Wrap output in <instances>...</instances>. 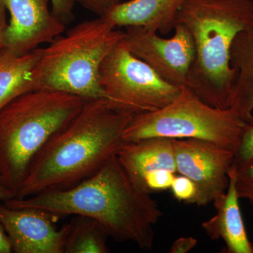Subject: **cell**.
I'll list each match as a JSON object with an SVG mask.
<instances>
[{
    "label": "cell",
    "instance_id": "25",
    "mask_svg": "<svg viewBox=\"0 0 253 253\" xmlns=\"http://www.w3.org/2000/svg\"><path fill=\"white\" fill-rule=\"evenodd\" d=\"M13 253L12 246L7 233L0 223V253Z\"/></svg>",
    "mask_w": 253,
    "mask_h": 253
},
{
    "label": "cell",
    "instance_id": "15",
    "mask_svg": "<svg viewBox=\"0 0 253 253\" xmlns=\"http://www.w3.org/2000/svg\"><path fill=\"white\" fill-rule=\"evenodd\" d=\"M231 66L236 80L230 108L248 123L253 118V27L239 33L233 42Z\"/></svg>",
    "mask_w": 253,
    "mask_h": 253
},
{
    "label": "cell",
    "instance_id": "19",
    "mask_svg": "<svg viewBox=\"0 0 253 253\" xmlns=\"http://www.w3.org/2000/svg\"><path fill=\"white\" fill-rule=\"evenodd\" d=\"M234 169L239 199L249 201L253 199V159L241 167Z\"/></svg>",
    "mask_w": 253,
    "mask_h": 253
},
{
    "label": "cell",
    "instance_id": "2",
    "mask_svg": "<svg viewBox=\"0 0 253 253\" xmlns=\"http://www.w3.org/2000/svg\"><path fill=\"white\" fill-rule=\"evenodd\" d=\"M12 208H34L56 215L92 218L117 242H131L143 251L154 244V226L163 213L151 194L131 182L117 155L90 177L67 189L45 191L4 201Z\"/></svg>",
    "mask_w": 253,
    "mask_h": 253
},
{
    "label": "cell",
    "instance_id": "17",
    "mask_svg": "<svg viewBox=\"0 0 253 253\" xmlns=\"http://www.w3.org/2000/svg\"><path fill=\"white\" fill-rule=\"evenodd\" d=\"M69 229L64 253H108L109 236L103 226L92 218L75 215Z\"/></svg>",
    "mask_w": 253,
    "mask_h": 253
},
{
    "label": "cell",
    "instance_id": "21",
    "mask_svg": "<svg viewBox=\"0 0 253 253\" xmlns=\"http://www.w3.org/2000/svg\"><path fill=\"white\" fill-rule=\"evenodd\" d=\"M51 12L65 25L71 22L73 18V9L75 1L73 0H51Z\"/></svg>",
    "mask_w": 253,
    "mask_h": 253
},
{
    "label": "cell",
    "instance_id": "11",
    "mask_svg": "<svg viewBox=\"0 0 253 253\" xmlns=\"http://www.w3.org/2000/svg\"><path fill=\"white\" fill-rule=\"evenodd\" d=\"M10 14L4 48L18 55L27 54L50 43L66 29L49 9L51 0H0Z\"/></svg>",
    "mask_w": 253,
    "mask_h": 253
},
{
    "label": "cell",
    "instance_id": "18",
    "mask_svg": "<svg viewBox=\"0 0 253 253\" xmlns=\"http://www.w3.org/2000/svg\"><path fill=\"white\" fill-rule=\"evenodd\" d=\"M253 159V118L243 130L239 147L236 149L233 167H241Z\"/></svg>",
    "mask_w": 253,
    "mask_h": 253
},
{
    "label": "cell",
    "instance_id": "24",
    "mask_svg": "<svg viewBox=\"0 0 253 253\" xmlns=\"http://www.w3.org/2000/svg\"><path fill=\"white\" fill-rule=\"evenodd\" d=\"M6 10L4 5L0 1V51L4 49L5 33L8 23L6 22Z\"/></svg>",
    "mask_w": 253,
    "mask_h": 253
},
{
    "label": "cell",
    "instance_id": "13",
    "mask_svg": "<svg viewBox=\"0 0 253 253\" xmlns=\"http://www.w3.org/2000/svg\"><path fill=\"white\" fill-rule=\"evenodd\" d=\"M226 192L213 201L217 213L202 224L203 229L212 240L222 239L227 253H253L245 227L236 186L235 171L231 167Z\"/></svg>",
    "mask_w": 253,
    "mask_h": 253
},
{
    "label": "cell",
    "instance_id": "5",
    "mask_svg": "<svg viewBox=\"0 0 253 253\" xmlns=\"http://www.w3.org/2000/svg\"><path fill=\"white\" fill-rule=\"evenodd\" d=\"M125 36V31L98 16L56 37L42 48L33 71L37 89L63 91L85 99H107L99 83L100 68Z\"/></svg>",
    "mask_w": 253,
    "mask_h": 253
},
{
    "label": "cell",
    "instance_id": "1",
    "mask_svg": "<svg viewBox=\"0 0 253 253\" xmlns=\"http://www.w3.org/2000/svg\"><path fill=\"white\" fill-rule=\"evenodd\" d=\"M134 115L108 99H86L36 155L14 199L69 189L90 177L126 144L123 131Z\"/></svg>",
    "mask_w": 253,
    "mask_h": 253
},
{
    "label": "cell",
    "instance_id": "6",
    "mask_svg": "<svg viewBox=\"0 0 253 253\" xmlns=\"http://www.w3.org/2000/svg\"><path fill=\"white\" fill-rule=\"evenodd\" d=\"M247 122L232 109L206 104L186 86L170 104L157 111L137 113L123 131L126 142L153 137L198 139L235 151Z\"/></svg>",
    "mask_w": 253,
    "mask_h": 253
},
{
    "label": "cell",
    "instance_id": "4",
    "mask_svg": "<svg viewBox=\"0 0 253 253\" xmlns=\"http://www.w3.org/2000/svg\"><path fill=\"white\" fill-rule=\"evenodd\" d=\"M86 100L63 91L38 89L0 110V176L15 196L36 155L80 112Z\"/></svg>",
    "mask_w": 253,
    "mask_h": 253
},
{
    "label": "cell",
    "instance_id": "14",
    "mask_svg": "<svg viewBox=\"0 0 253 253\" xmlns=\"http://www.w3.org/2000/svg\"><path fill=\"white\" fill-rule=\"evenodd\" d=\"M185 0H129L102 16L115 27H142L167 35L174 30L178 11Z\"/></svg>",
    "mask_w": 253,
    "mask_h": 253
},
{
    "label": "cell",
    "instance_id": "27",
    "mask_svg": "<svg viewBox=\"0 0 253 253\" xmlns=\"http://www.w3.org/2000/svg\"><path fill=\"white\" fill-rule=\"evenodd\" d=\"M249 202L251 203V204L252 205L253 208V199L250 200Z\"/></svg>",
    "mask_w": 253,
    "mask_h": 253
},
{
    "label": "cell",
    "instance_id": "16",
    "mask_svg": "<svg viewBox=\"0 0 253 253\" xmlns=\"http://www.w3.org/2000/svg\"><path fill=\"white\" fill-rule=\"evenodd\" d=\"M42 48L18 55L0 51V110L18 96L37 89L33 71L41 57Z\"/></svg>",
    "mask_w": 253,
    "mask_h": 253
},
{
    "label": "cell",
    "instance_id": "3",
    "mask_svg": "<svg viewBox=\"0 0 253 253\" xmlns=\"http://www.w3.org/2000/svg\"><path fill=\"white\" fill-rule=\"evenodd\" d=\"M176 23L189 31L196 49L186 86L206 104L229 109L236 80L231 48L253 27V0H185Z\"/></svg>",
    "mask_w": 253,
    "mask_h": 253
},
{
    "label": "cell",
    "instance_id": "20",
    "mask_svg": "<svg viewBox=\"0 0 253 253\" xmlns=\"http://www.w3.org/2000/svg\"><path fill=\"white\" fill-rule=\"evenodd\" d=\"M170 189L173 196L178 201L194 204L197 191L194 183L189 178L181 174L175 175Z\"/></svg>",
    "mask_w": 253,
    "mask_h": 253
},
{
    "label": "cell",
    "instance_id": "9",
    "mask_svg": "<svg viewBox=\"0 0 253 253\" xmlns=\"http://www.w3.org/2000/svg\"><path fill=\"white\" fill-rule=\"evenodd\" d=\"M126 29L125 40L136 57L168 83L179 87L187 85L196 49L192 37L183 25L176 23L174 35L169 39L147 28L129 26Z\"/></svg>",
    "mask_w": 253,
    "mask_h": 253
},
{
    "label": "cell",
    "instance_id": "26",
    "mask_svg": "<svg viewBox=\"0 0 253 253\" xmlns=\"http://www.w3.org/2000/svg\"><path fill=\"white\" fill-rule=\"evenodd\" d=\"M15 197L16 196L14 193L5 186L1 176H0V201L4 202V201L14 199Z\"/></svg>",
    "mask_w": 253,
    "mask_h": 253
},
{
    "label": "cell",
    "instance_id": "8",
    "mask_svg": "<svg viewBox=\"0 0 253 253\" xmlns=\"http://www.w3.org/2000/svg\"><path fill=\"white\" fill-rule=\"evenodd\" d=\"M176 172L196 187L194 204L206 206L226 192L235 151L198 139H172Z\"/></svg>",
    "mask_w": 253,
    "mask_h": 253
},
{
    "label": "cell",
    "instance_id": "12",
    "mask_svg": "<svg viewBox=\"0 0 253 253\" xmlns=\"http://www.w3.org/2000/svg\"><path fill=\"white\" fill-rule=\"evenodd\" d=\"M117 156L131 182L145 193L146 181L154 173L167 169L177 174L172 139L153 137L126 142Z\"/></svg>",
    "mask_w": 253,
    "mask_h": 253
},
{
    "label": "cell",
    "instance_id": "10",
    "mask_svg": "<svg viewBox=\"0 0 253 253\" xmlns=\"http://www.w3.org/2000/svg\"><path fill=\"white\" fill-rule=\"evenodd\" d=\"M53 213L34 208H12L0 201V223L15 253H64L68 224L58 229Z\"/></svg>",
    "mask_w": 253,
    "mask_h": 253
},
{
    "label": "cell",
    "instance_id": "22",
    "mask_svg": "<svg viewBox=\"0 0 253 253\" xmlns=\"http://www.w3.org/2000/svg\"><path fill=\"white\" fill-rule=\"evenodd\" d=\"M97 16H104L111 7L121 0H73Z\"/></svg>",
    "mask_w": 253,
    "mask_h": 253
},
{
    "label": "cell",
    "instance_id": "23",
    "mask_svg": "<svg viewBox=\"0 0 253 253\" xmlns=\"http://www.w3.org/2000/svg\"><path fill=\"white\" fill-rule=\"evenodd\" d=\"M198 240L195 238L180 237L173 243L169 253H187L197 246Z\"/></svg>",
    "mask_w": 253,
    "mask_h": 253
},
{
    "label": "cell",
    "instance_id": "7",
    "mask_svg": "<svg viewBox=\"0 0 253 253\" xmlns=\"http://www.w3.org/2000/svg\"><path fill=\"white\" fill-rule=\"evenodd\" d=\"M99 83L109 101L135 114L162 109L176 99L181 89L136 57L125 38L101 63Z\"/></svg>",
    "mask_w": 253,
    "mask_h": 253
}]
</instances>
